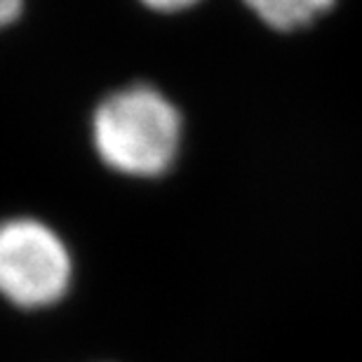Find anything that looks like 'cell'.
<instances>
[{
	"mask_svg": "<svg viewBox=\"0 0 362 362\" xmlns=\"http://www.w3.org/2000/svg\"><path fill=\"white\" fill-rule=\"evenodd\" d=\"M92 141L101 160L120 175L160 177L179 153L181 115L156 88L132 85L97 106Z\"/></svg>",
	"mask_w": 362,
	"mask_h": 362,
	"instance_id": "6da1fadb",
	"label": "cell"
},
{
	"mask_svg": "<svg viewBox=\"0 0 362 362\" xmlns=\"http://www.w3.org/2000/svg\"><path fill=\"white\" fill-rule=\"evenodd\" d=\"M74 280L66 245L42 221H0V296L21 310L59 303Z\"/></svg>",
	"mask_w": 362,
	"mask_h": 362,
	"instance_id": "7a4b0ae2",
	"label": "cell"
},
{
	"mask_svg": "<svg viewBox=\"0 0 362 362\" xmlns=\"http://www.w3.org/2000/svg\"><path fill=\"white\" fill-rule=\"evenodd\" d=\"M245 3L269 26L278 31H294L329 10L334 0H245Z\"/></svg>",
	"mask_w": 362,
	"mask_h": 362,
	"instance_id": "3957f363",
	"label": "cell"
},
{
	"mask_svg": "<svg viewBox=\"0 0 362 362\" xmlns=\"http://www.w3.org/2000/svg\"><path fill=\"white\" fill-rule=\"evenodd\" d=\"M141 3L158 12H177V10H184V7L195 5L198 0H141Z\"/></svg>",
	"mask_w": 362,
	"mask_h": 362,
	"instance_id": "277c9868",
	"label": "cell"
},
{
	"mask_svg": "<svg viewBox=\"0 0 362 362\" xmlns=\"http://www.w3.org/2000/svg\"><path fill=\"white\" fill-rule=\"evenodd\" d=\"M21 5H24V0H0V28H5L19 17Z\"/></svg>",
	"mask_w": 362,
	"mask_h": 362,
	"instance_id": "5b68a950",
	"label": "cell"
}]
</instances>
